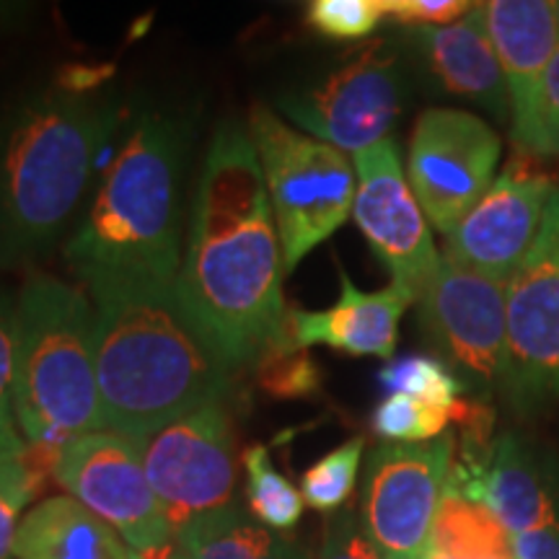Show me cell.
Returning a JSON list of instances; mask_svg holds the SVG:
<instances>
[{"instance_id": "cell-1", "label": "cell", "mask_w": 559, "mask_h": 559, "mask_svg": "<svg viewBox=\"0 0 559 559\" xmlns=\"http://www.w3.org/2000/svg\"><path fill=\"white\" fill-rule=\"evenodd\" d=\"M283 249L249 130L223 124L210 143L179 270L187 309L234 368L283 337Z\"/></svg>"}, {"instance_id": "cell-2", "label": "cell", "mask_w": 559, "mask_h": 559, "mask_svg": "<svg viewBox=\"0 0 559 559\" xmlns=\"http://www.w3.org/2000/svg\"><path fill=\"white\" fill-rule=\"evenodd\" d=\"M88 293L104 428L140 443L223 400L234 366L187 309L179 280L102 283Z\"/></svg>"}, {"instance_id": "cell-3", "label": "cell", "mask_w": 559, "mask_h": 559, "mask_svg": "<svg viewBox=\"0 0 559 559\" xmlns=\"http://www.w3.org/2000/svg\"><path fill=\"white\" fill-rule=\"evenodd\" d=\"M115 122V107L70 88L34 94L0 120V270L52 249Z\"/></svg>"}, {"instance_id": "cell-4", "label": "cell", "mask_w": 559, "mask_h": 559, "mask_svg": "<svg viewBox=\"0 0 559 559\" xmlns=\"http://www.w3.org/2000/svg\"><path fill=\"white\" fill-rule=\"evenodd\" d=\"M187 132L164 115L140 117L111 160L66 260L86 288L179 280V174Z\"/></svg>"}, {"instance_id": "cell-5", "label": "cell", "mask_w": 559, "mask_h": 559, "mask_svg": "<svg viewBox=\"0 0 559 559\" xmlns=\"http://www.w3.org/2000/svg\"><path fill=\"white\" fill-rule=\"evenodd\" d=\"M16 317L13 412L32 469L55 477L68 440L107 430L96 370V313L81 288L34 275L19 293Z\"/></svg>"}, {"instance_id": "cell-6", "label": "cell", "mask_w": 559, "mask_h": 559, "mask_svg": "<svg viewBox=\"0 0 559 559\" xmlns=\"http://www.w3.org/2000/svg\"><path fill=\"white\" fill-rule=\"evenodd\" d=\"M249 138L264 174L285 272H290L353 215L355 166L334 145L304 135L262 104L249 115Z\"/></svg>"}, {"instance_id": "cell-7", "label": "cell", "mask_w": 559, "mask_h": 559, "mask_svg": "<svg viewBox=\"0 0 559 559\" xmlns=\"http://www.w3.org/2000/svg\"><path fill=\"white\" fill-rule=\"evenodd\" d=\"M502 394L521 415L559 404V187L526 260L506 280Z\"/></svg>"}, {"instance_id": "cell-8", "label": "cell", "mask_w": 559, "mask_h": 559, "mask_svg": "<svg viewBox=\"0 0 559 559\" xmlns=\"http://www.w3.org/2000/svg\"><path fill=\"white\" fill-rule=\"evenodd\" d=\"M456 438L381 443L368 453L360 526L383 559H432V528L449 489Z\"/></svg>"}, {"instance_id": "cell-9", "label": "cell", "mask_w": 559, "mask_h": 559, "mask_svg": "<svg viewBox=\"0 0 559 559\" xmlns=\"http://www.w3.org/2000/svg\"><path fill=\"white\" fill-rule=\"evenodd\" d=\"M55 479L70 498L109 523L143 559H158L177 544L153 492L138 443L111 430L86 432L60 451Z\"/></svg>"}, {"instance_id": "cell-10", "label": "cell", "mask_w": 559, "mask_h": 559, "mask_svg": "<svg viewBox=\"0 0 559 559\" xmlns=\"http://www.w3.org/2000/svg\"><path fill=\"white\" fill-rule=\"evenodd\" d=\"M145 474L174 534L234 506L236 440L223 402L174 419L138 443Z\"/></svg>"}, {"instance_id": "cell-11", "label": "cell", "mask_w": 559, "mask_h": 559, "mask_svg": "<svg viewBox=\"0 0 559 559\" xmlns=\"http://www.w3.org/2000/svg\"><path fill=\"white\" fill-rule=\"evenodd\" d=\"M419 321L453 373L479 394L502 389L506 376V283L440 254L423 293Z\"/></svg>"}, {"instance_id": "cell-12", "label": "cell", "mask_w": 559, "mask_h": 559, "mask_svg": "<svg viewBox=\"0 0 559 559\" xmlns=\"http://www.w3.org/2000/svg\"><path fill=\"white\" fill-rule=\"evenodd\" d=\"M500 135L464 109H428L409 140L407 179L432 228L449 236L498 179Z\"/></svg>"}, {"instance_id": "cell-13", "label": "cell", "mask_w": 559, "mask_h": 559, "mask_svg": "<svg viewBox=\"0 0 559 559\" xmlns=\"http://www.w3.org/2000/svg\"><path fill=\"white\" fill-rule=\"evenodd\" d=\"M280 109L296 128L342 153H360L389 138L402 111V75L383 41H373L306 94Z\"/></svg>"}, {"instance_id": "cell-14", "label": "cell", "mask_w": 559, "mask_h": 559, "mask_svg": "<svg viewBox=\"0 0 559 559\" xmlns=\"http://www.w3.org/2000/svg\"><path fill=\"white\" fill-rule=\"evenodd\" d=\"M353 166L358 177L353 205L355 223L379 262L389 270L391 283L419 296L438 270L440 254L428 218L402 169L400 148L386 138L373 148L355 153Z\"/></svg>"}, {"instance_id": "cell-15", "label": "cell", "mask_w": 559, "mask_h": 559, "mask_svg": "<svg viewBox=\"0 0 559 559\" xmlns=\"http://www.w3.org/2000/svg\"><path fill=\"white\" fill-rule=\"evenodd\" d=\"M555 190L547 174L523 169L513 160L445 236L443 257L506 283L534 247Z\"/></svg>"}, {"instance_id": "cell-16", "label": "cell", "mask_w": 559, "mask_h": 559, "mask_svg": "<svg viewBox=\"0 0 559 559\" xmlns=\"http://www.w3.org/2000/svg\"><path fill=\"white\" fill-rule=\"evenodd\" d=\"M449 487L492 510L510 536L559 526L555 472L513 432L495 438L485 453L453 459Z\"/></svg>"}, {"instance_id": "cell-17", "label": "cell", "mask_w": 559, "mask_h": 559, "mask_svg": "<svg viewBox=\"0 0 559 559\" xmlns=\"http://www.w3.org/2000/svg\"><path fill=\"white\" fill-rule=\"evenodd\" d=\"M417 296L402 285L366 293L340 267V298L326 311H288L283 342L293 349L324 345L355 358L391 360L400 340V321Z\"/></svg>"}, {"instance_id": "cell-18", "label": "cell", "mask_w": 559, "mask_h": 559, "mask_svg": "<svg viewBox=\"0 0 559 559\" xmlns=\"http://www.w3.org/2000/svg\"><path fill=\"white\" fill-rule=\"evenodd\" d=\"M415 37L440 88L461 99L477 102L498 117L508 115V81L487 37L479 3L456 24L415 29Z\"/></svg>"}, {"instance_id": "cell-19", "label": "cell", "mask_w": 559, "mask_h": 559, "mask_svg": "<svg viewBox=\"0 0 559 559\" xmlns=\"http://www.w3.org/2000/svg\"><path fill=\"white\" fill-rule=\"evenodd\" d=\"M487 37L508 81L510 109L526 102L559 50V16L551 0H487Z\"/></svg>"}, {"instance_id": "cell-20", "label": "cell", "mask_w": 559, "mask_h": 559, "mask_svg": "<svg viewBox=\"0 0 559 559\" xmlns=\"http://www.w3.org/2000/svg\"><path fill=\"white\" fill-rule=\"evenodd\" d=\"M16 559H132L122 536L70 495L26 510L13 539Z\"/></svg>"}, {"instance_id": "cell-21", "label": "cell", "mask_w": 559, "mask_h": 559, "mask_svg": "<svg viewBox=\"0 0 559 559\" xmlns=\"http://www.w3.org/2000/svg\"><path fill=\"white\" fill-rule=\"evenodd\" d=\"M164 559H311L300 544L234 506L192 521Z\"/></svg>"}, {"instance_id": "cell-22", "label": "cell", "mask_w": 559, "mask_h": 559, "mask_svg": "<svg viewBox=\"0 0 559 559\" xmlns=\"http://www.w3.org/2000/svg\"><path fill=\"white\" fill-rule=\"evenodd\" d=\"M515 559L513 536L481 502L445 489L432 528V559Z\"/></svg>"}, {"instance_id": "cell-23", "label": "cell", "mask_w": 559, "mask_h": 559, "mask_svg": "<svg viewBox=\"0 0 559 559\" xmlns=\"http://www.w3.org/2000/svg\"><path fill=\"white\" fill-rule=\"evenodd\" d=\"M247 469V502L249 513L272 531H290L304 515V495L290 485L272 464L264 445H249L241 453Z\"/></svg>"}, {"instance_id": "cell-24", "label": "cell", "mask_w": 559, "mask_h": 559, "mask_svg": "<svg viewBox=\"0 0 559 559\" xmlns=\"http://www.w3.org/2000/svg\"><path fill=\"white\" fill-rule=\"evenodd\" d=\"M513 115V143L534 156L559 158V50L526 102L510 109Z\"/></svg>"}, {"instance_id": "cell-25", "label": "cell", "mask_w": 559, "mask_h": 559, "mask_svg": "<svg viewBox=\"0 0 559 559\" xmlns=\"http://www.w3.org/2000/svg\"><path fill=\"white\" fill-rule=\"evenodd\" d=\"M362 451H366V438H353L319 459L300 479V495L306 506L319 513H340L355 489Z\"/></svg>"}, {"instance_id": "cell-26", "label": "cell", "mask_w": 559, "mask_h": 559, "mask_svg": "<svg viewBox=\"0 0 559 559\" xmlns=\"http://www.w3.org/2000/svg\"><path fill=\"white\" fill-rule=\"evenodd\" d=\"M379 381L391 394H407L436 407L449 409L459 402L464 381L459 379L443 360L425 358V355H407L391 360L379 370Z\"/></svg>"}, {"instance_id": "cell-27", "label": "cell", "mask_w": 559, "mask_h": 559, "mask_svg": "<svg viewBox=\"0 0 559 559\" xmlns=\"http://www.w3.org/2000/svg\"><path fill=\"white\" fill-rule=\"evenodd\" d=\"M451 412L407 394H389L373 412V430L389 443H430L449 428Z\"/></svg>"}, {"instance_id": "cell-28", "label": "cell", "mask_w": 559, "mask_h": 559, "mask_svg": "<svg viewBox=\"0 0 559 559\" xmlns=\"http://www.w3.org/2000/svg\"><path fill=\"white\" fill-rule=\"evenodd\" d=\"M257 379L272 400H306L321 389V370L309 349H293L283 337L260 355Z\"/></svg>"}, {"instance_id": "cell-29", "label": "cell", "mask_w": 559, "mask_h": 559, "mask_svg": "<svg viewBox=\"0 0 559 559\" xmlns=\"http://www.w3.org/2000/svg\"><path fill=\"white\" fill-rule=\"evenodd\" d=\"M19 317L16 300L0 290V459L26 456L16 412H13V370H16Z\"/></svg>"}, {"instance_id": "cell-30", "label": "cell", "mask_w": 559, "mask_h": 559, "mask_svg": "<svg viewBox=\"0 0 559 559\" xmlns=\"http://www.w3.org/2000/svg\"><path fill=\"white\" fill-rule=\"evenodd\" d=\"M386 16V0H313L306 21L330 39H362Z\"/></svg>"}, {"instance_id": "cell-31", "label": "cell", "mask_w": 559, "mask_h": 559, "mask_svg": "<svg viewBox=\"0 0 559 559\" xmlns=\"http://www.w3.org/2000/svg\"><path fill=\"white\" fill-rule=\"evenodd\" d=\"M41 481L26 456L0 459V559L13 557V539L24 519L21 513L39 492Z\"/></svg>"}, {"instance_id": "cell-32", "label": "cell", "mask_w": 559, "mask_h": 559, "mask_svg": "<svg viewBox=\"0 0 559 559\" xmlns=\"http://www.w3.org/2000/svg\"><path fill=\"white\" fill-rule=\"evenodd\" d=\"M317 559H383L379 549L370 544L360 519L349 510H340L326 526Z\"/></svg>"}, {"instance_id": "cell-33", "label": "cell", "mask_w": 559, "mask_h": 559, "mask_svg": "<svg viewBox=\"0 0 559 559\" xmlns=\"http://www.w3.org/2000/svg\"><path fill=\"white\" fill-rule=\"evenodd\" d=\"M474 5L477 3L469 0H386V16L415 29H428L456 24Z\"/></svg>"}, {"instance_id": "cell-34", "label": "cell", "mask_w": 559, "mask_h": 559, "mask_svg": "<svg viewBox=\"0 0 559 559\" xmlns=\"http://www.w3.org/2000/svg\"><path fill=\"white\" fill-rule=\"evenodd\" d=\"M515 559H559V526L513 534Z\"/></svg>"}, {"instance_id": "cell-35", "label": "cell", "mask_w": 559, "mask_h": 559, "mask_svg": "<svg viewBox=\"0 0 559 559\" xmlns=\"http://www.w3.org/2000/svg\"><path fill=\"white\" fill-rule=\"evenodd\" d=\"M557 16H559V3H557Z\"/></svg>"}, {"instance_id": "cell-36", "label": "cell", "mask_w": 559, "mask_h": 559, "mask_svg": "<svg viewBox=\"0 0 559 559\" xmlns=\"http://www.w3.org/2000/svg\"><path fill=\"white\" fill-rule=\"evenodd\" d=\"M132 559H143V557H138V555H135V557H132Z\"/></svg>"}, {"instance_id": "cell-37", "label": "cell", "mask_w": 559, "mask_h": 559, "mask_svg": "<svg viewBox=\"0 0 559 559\" xmlns=\"http://www.w3.org/2000/svg\"><path fill=\"white\" fill-rule=\"evenodd\" d=\"M436 559H438V557H436Z\"/></svg>"}]
</instances>
